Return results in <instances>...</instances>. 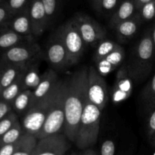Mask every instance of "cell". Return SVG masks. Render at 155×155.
I'll return each mask as SVG.
<instances>
[{
  "mask_svg": "<svg viewBox=\"0 0 155 155\" xmlns=\"http://www.w3.org/2000/svg\"><path fill=\"white\" fill-rule=\"evenodd\" d=\"M88 68L77 71L67 80L64 134L75 143L80 119L88 101Z\"/></svg>",
  "mask_w": 155,
  "mask_h": 155,
  "instance_id": "cell-1",
  "label": "cell"
},
{
  "mask_svg": "<svg viewBox=\"0 0 155 155\" xmlns=\"http://www.w3.org/2000/svg\"><path fill=\"white\" fill-rule=\"evenodd\" d=\"M101 110L88 99L80 119L76 145L80 149H87L97 142L99 134Z\"/></svg>",
  "mask_w": 155,
  "mask_h": 155,
  "instance_id": "cell-2",
  "label": "cell"
},
{
  "mask_svg": "<svg viewBox=\"0 0 155 155\" xmlns=\"http://www.w3.org/2000/svg\"><path fill=\"white\" fill-rule=\"evenodd\" d=\"M61 83V80L59 81L58 84L51 93L34 103L28 112L23 117L21 124L24 133H28L37 137L55 99Z\"/></svg>",
  "mask_w": 155,
  "mask_h": 155,
  "instance_id": "cell-3",
  "label": "cell"
},
{
  "mask_svg": "<svg viewBox=\"0 0 155 155\" xmlns=\"http://www.w3.org/2000/svg\"><path fill=\"white\" fill-rule=\"evenodd\" d=\"M67 80H61L54 102L51 105L45 124L37 136L38 140L47 136L61 133L64 130L65 121V98Z\"/></svg>",
  "mask_w": 155,
  "mask_h": 155,
  "instance_id": "cell-4",
  "label": "cell"
},
{
  "mask_svg": "<svg viewBox=\"0 0 155 155\" xmlns=\"http://www.w3.org/2000/svg\"><path fill=\"white\" fill-rule=\"evenodd\" d=\"M154 52L155 48L151 37V30H148L136 48L133 70H129L132 77L138 80L149 74Z\"/></svg>",
  "mask_w": 155,
  "mask_h": 155,
  "instance_id": "cell-5",
  "label": "cell"
},
{
  "mask_svg": "<svg viewBox=\"0 0 155 155\" xmlns=\"http://www.w3.org/2000/svg\"><path fill=\"white\" fill-rule=\"evenodd\" d=\"M57 35L68 51L70 66L76 64L83 55L86 44L72 19L59 27Z\"/></svg>",
  "mask_w": 155,
  "mask_h": 155,
  "instance_id": "cell-6",
  "label": "cell"
},
{
  "mask_svg": "<svg viewBox=\"0 0 155 155\" xmlns=\"http://www.w3.org/2000/svg\"><path fill=\"white\" fill-rule=\"evenodd\" d=\"M42 56L40 46L34 42H28L4 51L2 61L5 64H25L39 61Z\"/></svg>",
  "mask_w": 155,
  "mask_h": 155,
  "instance_id": "cell-7",
  "label": "cell"
},
{
  "mask_svg": "<svg viewBox=\"0 0 155 155\" xmlns=\"http://www.w3.org/2000/svg\"><path fill=\"white\" fill-rule=\"evenodd\" d=\"M72 21L87 45L96 46L98 42L105 39V29L88 15L78 13Z\"/></svg>",
  "mask_w": 155,
  "mask_h": 155,
  "instance_id": "cell-8",
  "label": "cell"
},
{
  "mask_svg": "<svg viewBox=\"0 0 155 155\" xmlns=\"http://www.w3.org/2000/svg\"><path fill=\"white\" fill-rule=\"evenodd\" d=\"M87 92L89 101L102 111L108 101L109 93L104 77L93 66L88 69Z\"/></svg>",
  "mask_w": 155,
  "mask_h": 155,
  "instance_id": "cell-9",
  "label": "cell"
},
{
  "mask_svg": "<svg viewBox=\"0 0 155 155\" xmlns=\"http://www.w3.org/2000/svg\"><path fill=\"white\" fill-rule=\"evenodd\" d=\"M70 147L66 136L58 133L38 140L33 155H65Z\"/></svg>",
  "mask_w": 155,
  "mask_h": 155,
  "instance_id": "cell-10",
  "label": "cell"
},
{
  "mask_svg": "<svg viewBox=\"0 0 155 155\" xmlns=\"http://www.w3.org/2000/svg\"><path fill=\"white\" fill-rule=\"evenodd\" d=\"M133 90V77L130 75L127 65H123L116 75L112 89L111 98L114 104H117L128 99Z\"/></svg>",
  "mask_w": 155,
  "mask_h": 155,
  "instance_id": "cell-11",
  "label": "cell"
},
{
  "mask_svg": "<svg viewBox=\"0 0 155 155\" xmlns=\"http://www.w3.org/2000/svg\"><path fill=\"white\" fill-rule=\"evenodd\" d=\"M47 60L56 69H63L70 66L68 51L58 35L50 42L47 47Z\"/></svg>",
  "mask_w": 155,
  "mask_h": 155,
  "instance_id": "cell-12",
  "label": "cell"
},
{
  "mask_svg": "<svg viewBox=\"0 0 155 155\" xmlns=\"http://www.w3.org/2000/svg\"><path fill=\"white\" fill-rule=\"evenodd\" d=\"M27 12L31 21L33 36H40L45 32L48 23L41 0H30Z\"/></svg>",
  "mask_w": 155,
  "mask_h": 155,
  "instance_id": "cell-13",
  "label": "cell"
},
{
  "mask_svg": "<svg viewBox=\"0 0 155 155\" xmlns=\"http://www.w3.org/2000/svg\"><path fill=\"white\" fill-rule=\"evenodd\" d=\"M58 74L53 70L48 69L42 74L39 84L33 90V104L51 93L58 84Z\"/></svg>",
  "mask_w": 155,
  "mask_h": 155,
  "instance_id": "cell-14",
  "label": "cell"
},
{
  "mask_svg": "<svg viewBox=\"0 0 155 155\" xmlns=\"http://www.w3.org/2000/svg\"><path fill=\"white\" fill-rule=\"evenodd\" d=\"M3 27L23 36H33L32 24L27 8L14 15ZM34 37V36H33Z\"/></svg>",
  "mask_w": 155,
  "mask_h": 155,
  "instance_id": "cell-15",
  "label": "cell"
},
{
  "mask_svg": "<svg viewBox=\"0 0 155 155\" xmlns=\"http://www.w3.org/2000/svg\"><path fill=\"white\" fill-rule=\"evenodd\" d=\"M125 57V51L123 47H119L105 58L96 62V69L103 77L113 72L120 66Z\"/></svg>",
  "mask_w": 155,
  "mask_h": 155,
  "instance_id": "cell-16",
  "label": "cell"
},
{
  "mask_svg": "<svg viewBox=\"0 0 155 155\" xmlns=\"http://www.w3.org/2000/svg\"><path fill=\"white\" fill-rule=\"evenodd\" d=\"M136 10L134 0H124L110 18V27L115 28L120 23L133 18L135 15Z\"/></svg>",
  "mask_w": 155,
  "mask_h": 155,
  "instance_id": "cell-17",
  "label": "cell"
},
{
  "mask_svg": "<svg viewBox=\"0 0 155 155\" xmlns=\"http://www.w3.org/2000/svg\"><path fill=\"white\" fill-rule=\"evenodd\" d=\"M28 42H34V37L21 36L5 27L4 30L0 32V51H5L15 45Z\"/></svg>",
  "mask_w": 155,
  "mask_h": 155,
  "instance_id": "cell-18",
  "label": "cell"
},
{
  "mask_svg": "<svg viewBox=\"0 0 155 155\" xmlns=\"http://www.w3.org/2000/svg\"><path fill=\"white\" fill-rule=\"evenodd\" d=\"M141 23L142 21H141L139 15L136 14L130 19L127 20V21L118 24L115 27L118 40L124 42L125 41L133 37L137 33Z\"/></svg>",
  "mask_w": 155,
  "mask_h": 155,
  "instance_id": "cell-19",
  "label": "cell"
},
{
  "mask_svg": "<svg viewBox=\"0 0 155 155\" xmlns=\"http://www.w3.org/2000/svg\"><path fill=\"white\" fill-rule=\"evenodd\" d=\"M32 63L25 64H5V67L1 70L0 92L14 83Z\"/></svg>",
  "mask_w": 155,
  "mask_h": 155,
  "instance_id": "cell-20",
  "label": "cell"
},
{
  "mask_svg": "<svg viewBox=\"0 0 155 155\" xmlns=\"http://www.w3.org/2000/svg\"><path fill=\"white\" fill-rule=\"evenodd\" d=\"M39 61L32 63L23 74V89L33 90L39 84L42 74L39 73Z\"/></svg>",
  "mask_w": 155,
  "mask_h": 155,
  "instance_id": "cell-21",
  "label": "cell"
},
{
  "mask_svg": "<svg viewBox=\"0 0 155 155\" xmlns=\"http://www.w3.org/2000/svg\"><path fill=\"white\" fill-rule=\"evenodd\" d=\"M12 108L18 115H25L33 105V90H23L12 104Z\"/></svg>",
  "mask_w": 155,
  "mask_h": 155,
  "instance_id": "cell-22",
  "label": "cell"
},
{
  "mask_svg": "<svg viewBox=\"0 0 155 155\" xmlns=\"http://www.w3.org/2000/svg\"><path fill=\"white\" fill-rule=\"evenodd\" d=\"M38 139L35 136L24 133L19 140L13 155H33Z\"/></svg>",
  "mask_w": 155,
  "mask_h": 155,
  "instance_id": "cell-23",
  "label": "cell"
},
{
  "mask_svg": "<svg viewBox=\"0 0 155 155\" xmlns=\"http://www.w3.org/2000/svg\"><path fill=\"white\" fill-rule=\"evenodd\" d=\"M23 74H21L19 77L10 86L0 92V100L12 104L15 98L24 90L23 89Z\"/></svg>",
  "mask_w": 155,
  "mask_h": 155,
  "instance_id": "cell-24",
  "label": "cell"
},
{
  "mask_svg": "<svg viewBox=\"0 0 155 155\" xmlns=\"http://www.w3.org/2000/svg\"><path fill=\"white\" fill-rule=\"evenodd\" d=\"M119 47H120V45L114 41L105 39H103L96 45V49L94 54V60L95 62L101 60L117 49Z\"/></svg>",
  "mask_w": 155,
  "mask_h": 155,
  "instance_id": "cell-25",
  "label": "cell"
},
{
  "mask_svg": "<svg viewBox=\"0 0 155 155\" xmlns=\"http://www.w3.org/2000/svg\"><path fill=\"white\" fill-rule=\"evenodd\" d=\"M24 133V132L23 130L21 124L19 121H18L7 133L0 137V147L15 143L19 140Z\"/></svg>",
  "mask_w": 155,
  "mask_h": 155,
  "instance_id": "cell-26",
  "label": "cell"
},
{
  "mask_svg": "<svg viewBox=\"0 0 155 155\" xmlns=\"http://www.w3.org/2000/svg\"><path fill=\"white\" fill-rule=\"evenodd\" d=\"M142 98L148 109L155 107V74L143 89Z\"/></svg>",
  "mask_w": 155,
  "mask_h": 155,
  "instance_id": "cell-27",
  "label": "cell"
},
{
  "mask_svg": "<svg viewBox=\"0 0 155 155\" xmlns=\"http://www.w3.org/2000/svg\"><path fill=\"white\" fill-rule=\"evenodd\" d=\"M141 21H148L155 18V0L145 4L139 10L137 14Z\"/></svg>",
  "mask_w": 155,
  "mask_h": 155,
  "instance_id": "cell-28",
  "label": "cell"
},
{
  "mask_svg": "<svg viewBox=\"0 0 155 155\" xmlns=\"http://www.w3.org/2000/svg\"><path fill=\"white\" fill-rule=\"evenodd\" d=\"M18 120V114L15 111H12L5 117L0 120V137L7 133Z\"/></svg>",
  "mask_w": 155,
  "mask_h": 155,
  "instance_id": "cell-29",
  "label": "cell"
},
{
  "mask_svg": "<svg viewBox=\"0 0 155 155\" xmlns=\"http://www.w3.org/2000/svg\"><path fill=\"white\" fill-rule=\"evenodd\" d=\"M30 0H7L5 4L12 16L24 12L27 8Z\"/></svg>",
  "mask_w": 155,
  "mask_h": 155,
  "instance_id": "cell-30",
  "label": "cell"
},
{
  "mask_svg": "<svg viewBox=\"0 0 155 155\" xmlns=\"http://www.w3.org/2000/svg\"><path fill=\"white\" fill-rule=\"evenodd\" d=\"M48 21L53 18L57 11L58 0H41Z\"/></svg>",
  "mask_w": 155,
  "mask_h": 155,
  "instance_id": "cell-31",
  "label": "cell"
},
{
  "mask_svg": "<svg viewBox=\"0 0 155 155\" xmlns=\"http://www.w3.org/2000/svg\"><path fill=\"white\" fill-rule=\"evenodd\" d=\"M120 0H101L100 5V12L109 13L117 8Z\"/></svg>",
  "mask_w": 155,
  "mask_h": 155,
  "instance_id": "cell-32",
  "label": "cell"
},
{
  "mask_svg": "<svg viewBox=\"0 0 155 155\" xmlns=\"http://www.w3.org/2000/svg\"><path fill=\"white\" fill-rule=\"evenodd\" d=\"M116 151L115 143L110 139H107L102 143L101 146V155H114Z\"/></svg>",
  "mask_w": 155,
  "mask_h": 155,
  "instance_id": "cell-33",
  "label": "cell"
},
{
  "mask_svg": "<svg viewBox=\"0 0 155 155\" xmlns=\"http://www.w3.org/2000/svg\"><path fill=\"white\" fill-rule=\"evenodd\" d=\"M12 17L13 16L6 5L5 2L0 5V26L3 27Z\"/></svg>",
  "mask_w": 155,
  "mask_h": 155,
  "instance_id": "cell-34",
  "label": "cell"
},
{
  "mask_svg": "<svg viewBox=\"0 0 155 155\" xmlns=\"http://www.w3.org/2000/svg\"><path fill=\"white\" fill-rule=\"evenodd\" d=\"M148 136L151 142L155 136V110L151 112L148 120Z\"/></svg>",
  "mask_w": 155,
  "mask_h": 155,
  "instance_id": "cell-35",
  "label": "cell"
},
{
  "mask_svg": "<svg viewBox=\"0 0 155 155\" xmlns=\"http://www.w3.org/2000/svg\"><path fill=\"white\" fill-rule=\"evenodd\" d=\"M12 111H13L12 104L0 100V120L5 117Z\"/></svg>",
  "mask_w": 155,
  "mask_h": 155,
  "instance_id": "cell-36",
  "label": "cell"
},
{
  "mask_svg": "<svg viewBox=\"0 0 155 155\" xmlns=\"http://www.w3.org/2000/svg\"><path fill=\"white\" fill-rule=\"evenodd\" d=\"M18 145V142L0 147V155H13Z\"/></svg>",
  "mask_w": 155,
  "mask_h": 155,
  "instance_id": "cell-37",
  "label": "cell"
},
{
  "mask_svg": "<svg viewBox=\"0 0 155 155\" xmlns=\"http://www.w3.org/2000/svg\"><path fill=\"white\" fill-rule=\"evenodd\" d=\"M154 1V0H134L135 5H136V10L139 11L143 5H145V4L148 2H151Z\"/></svg>",
  "mask_w": 155,
  "mask_h": 155,
  "instance_id": "cell-38",
  "label": "cell"
},
{
  "mask_svg": "<svg viewBox=\"0 0 155 155\" xmlns=\"http://www.w3.org/2000/svg\"><path fill=\"white\" fill-rule=\"evenodd\" d=\"M90 1L95 9H96L98 12H100V5H101V0H90Z\"/></svg>",
  "mask_w": 155,
  "mask_h": 155,
  "instance_id": "cell-39",
  "label": "cell"
},
{
  "mask_svg": "<svg viewBox=\"0 0 155 155\" xmlns=\"http://www.w3.org/2000/svg\"><path fill=\"white\" fill-rule=\"evenodd\" d=\"M80 155H98V154L95 150L92 148H87V149H85V151Z\"/></svg>",
  "mask_w": 155,
  "mask_h": 155,
  "instance_id": "cell-40",
  "label": "cell"
},
{
  "mask_svg": "<svg viewBox=\"0 0 155 155\" xmlns=\"http://www.w3.org/2000/svg\"><path fill=\"white\" fill-rule=\"evenodd\" d=\"M151 37H152V40H153V43H154V48H155V24L153 27L152 30H151Z\"/></svg>",
  "mask_w": 155,
  "mask_h": 155,
  "instance_id": "cell-41",
  "label": "cell"
},
{
  "mask_svg": "<svg viewBox=\"0 0 155 155\" xmlns=\"http://www.w3.org/2000/svg\"><path fill=\"white\" fill-rule=\"evenodd\" d=\"M151 142H152V143L154 144V146H155V136H154V139H152V141H151Z\"/></svg>",
  "mask_w": 155,
  "mask_h": 155,
  "instance_id": "cell-42",
  "label": "cell"
},
{
  "mask_svg": "<svg viewBox=\"0 0 155 155\" xmlns=\"http://www.w3.org/2000/svg\"><path fill=\"white\" fill-rule=\"evenodd\" d=\"M69 155H79V154H77V153H72V154H69Z\"/></svg>",
  "mask_w": 155,
  "mask_h": 155,
  "instance_id": "cell-43",
  "label": "cell"
},
{
  "mask_svg": "<svg viewBox=\"0 0 155 155\" xmlns=\"http://www.w3.org/2000/svg\"><path fill=\"white\" fill-rule=\"evenodd\" d=\"M0 84H1V70H0Z\"/></svg>",
  "mask_w": 155,
  "mask_h": 155,
  "instance_id": "cell-44",
  "label": "cell"
},
{
  "mask_svg": "<svg viewBox=\"0 0 155 155\" xmlns=\"http://www.w3.org/2000/svg\"><path fill=\"white\" fill-rule=\"evenodd\" d=\"M2 1H3V0H0V5L2 4Z\"/></svg>",
  "mask_w": 155,
  "mask_h": 155,
  "instance_id": "cell-45",
  "label": "cell"
}]
</instances>
